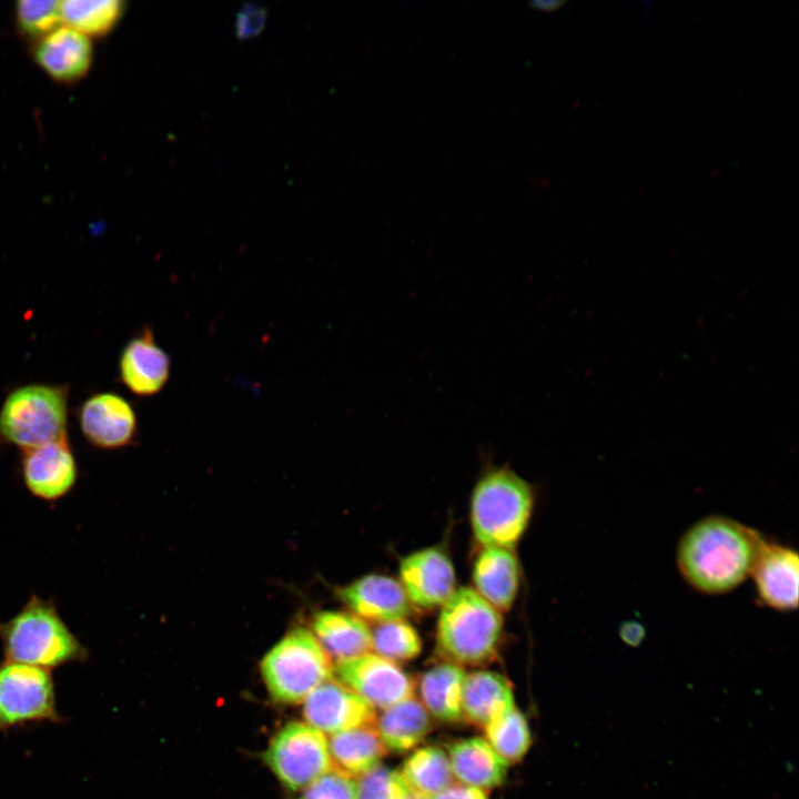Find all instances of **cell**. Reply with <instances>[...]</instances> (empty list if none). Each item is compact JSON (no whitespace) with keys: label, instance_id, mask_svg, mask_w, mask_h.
<instances>
[{"label":"cell","instance_id":"cell-1","mask_svg":"<svg viewBox=\"0 0 799 799\" xmlns=\"http://www.w3.org/2000/svg\"><path fill=\"white\" fill-rule=\"evenodd\" d=\"M767 540L755 528L722 515L692 524L681 536L676 565L682 579L704 595H724L750 577Z\"/></svg>","mask_w":799,"mask_h":799},{"label":"cell","instance_id":"cell-2","mask_svg":"<svg viewBox=\"0 0 799 799\" xmlns=\"http://www.w3.org/2000/svg\"><path fill=\"white\" fill-rule=\"evenodd\" d=\"M4 660L50 670L82 663L89 654L54 603L32 595L11 618L0 621Z\"/></svg>","mask_w":799,"mask_h":799},{"label":"cell","instance_id":"cell-3","mask_svg":"<svg viewBox=\"0 0 799 799\" xmlns=\"http://www.w3.org/2000/svg\"><path fill=\"white\" fill-rule=\"evenodd\" d=\"M534 506L532 486L510 468L486 472L471 499V526L483 547L513 549L529 523Z\"/></svg>","mask_w":799,"mask_h":799},{"label":"cell","instance_id":"cell-4","mask_svg":"<svg viewBox=\"0 0 799 799\" xmlns=\"http://www.w3.org/2000/svg\"><path fill=\"white\" fill-rule=\"evenodd\" d=\"M500 611L473 588L455 589L442 605L437 621L438 651L456 665H479L489 661L500 640Z\"/></svg>","mask_w":799,"mask_h":799},{"label":"cell","instance_id":"cell-5","mask_svg":"<svg viewBox=\"0 0 799 799\" xmlns=\"http://www.w3.org/2000/svg\"><path fill=\"white\" fill-rule=\"evenodd\" d=\"M331 658L312 631H289L263 657L261 676L270 697L280 704L297 705L332 678Z\"/></svg>","mask_w":799,"mask_h":799},{"label":"cell","instance_id":"cell-6","mask_svg":"<svg viewBox=\"0 0 799 799\" xmlns=\"http://www.w3.org/2000/svg\"><path fill=\"white\" fill-rule=\"evenodd\" d=\"M68 397L65 385L12 390L0 408V439L24 451L68 436Z\"/></svg>","mask_w":799,"mask_h":799},{"label":"cell","instance_id":"cell-7","mask_svg":"<svg viewBox=\"0 0 799 799\" xmlns=\"http://www.w3.org/2000/svg\"><path fill=\"white\" fill-rule=\"evenodd\" d=\"M263 760L290 791L304 790L333 769L328 739L305 721H291L279 729L269 741Z\"/></svg>","mask_w":799,"mask_h":799},{"label":"cell","instance_id":"cell-8","mask_svg":"<svg viewBox=\"0 0 799 799\" xmlns=\"http://www.w3.org/2000/svg\"><path fill=\"white\" fill-rule=\"evenodd\" d=\"M60 720L50 670L10 660L0 663V731Z\"/></svg>","mask_w":799,"mask_h":799},{"label":"cell","instance_id":"cell-9","mask_svg":"<svg viewBox=\"0 0 799 799\" xmlns=\"http://www.w3.org/2000/svg\"><path fill=\"white\" fill-rule=\"evenodd\" d=\"M333 672L373 708L385 709L414 696L412 678L396 663L376 654L337 661Z\"/></svg>","mask_w":799,"mask_h":799},{"label":"cell","instance_id":"cell-10","mask_svg":"<svg viewBox=\"0 0 799 799\" xmlns=\"http://www.w3.org/2000/svg\"><path fill=\"white\" fill-rule=\"evenodd\" d=\"M20 469L26 488L45 502L67 496L78 479V465L68 436L22 451Z\"/></svg>","mask_w":799,"mask_h":799},{"label":"cell","instance_id":"cell-11","mask_svg":"<svg viewBox=\"0 0 799 799\" xmlns=\"http://www.w3.org/2000/svg\"><path fill=\"white\" fill-rule=\"evenodd\" d=\"M79 427L84 438L101 449H119L136 436L138 418L132 404L112 392L95 393L79 407Z\"/></svg>","mask_w":799,"mask_h":799},{"label":"cell","instance_id":"cell-12","mask_svg":"<svg viewBox=\"0 0 799 799\" xmlns=\"http://www.w3.org/2000/svg\"><path fill=\"white\" fill-rule=\"evenodd\" d=\"M398 581L412 605L433 609L442 606L454 593L456 576L446 553L437 547H427L401 560Z\"/></svg>","mask_w":799,"mask_h":799},{"label":"cell","instance_id":"cell-13","mask_svg":"<svg viewBox=\"0 0 799 799\" xmlns=\"http://www.w3.org/2000/svg\"><path fill=\"white\" fill-rule=\"evenodd\" d=\"M304 721L326 735H335L375 722L374 708L341 684L328 679L302 702Z\"/></svg>","mask_w":799,"mask_h":799},{"label":"cell","instance_id":"cell-14","mask_svg":"<svg viewBox=\"0 0 799 799\" xmlns=\"http://www.w3.org/2000/svg\"><path fill=\"white\" fill-rule=\"evenodd\" d=\"M750 577L763 606L782 613L797 609L799 558L795 549L766 542Z\"/></svg>","mask_w":799,"mask_h":799},{"label":"cell","instance_id":"cell-15","mask_svg":"<svg viewBox=\"0 0 799 799\" xmlns=\"http://www.w3.org/2000/svg\"><path fill=\"white\" fill-rule=\"evenodd\" d=\"M37 65L54 82L73 84L89 73L93 62L92 40L67 26H60L36 41Z\"/></svg>","mask_w":799,"mask_h":799},{"label":"cell","instance_id":"cell-16","mask_svg":"<svg viewBox=\"0 0 799 799\" xmlns=\"http://www.w3.org/2000/svg\"><path fill=\"white\" fill-rule=\"evenodd\" d=\"M119 375L122 384L136 396H154L165 387L171 375V360L156 343L151 327H144L124 345L119 358Z\"/></svg>","mask_w":799,"mask_h":799},{"label":"cell","instance_id":"cell-17","mask_svg":"<svg viewBox=\"0 0 799 799\" xmlns=\"http://www.w3.org/2000/svg\"><path fill=\"white\" fill-rule=\"evenodd\" d=\"M338 596L355 616L380 624L404 620L411 610L401 583L385 575H365L341 587Z\"/></svg>","mask_w":799,"mask_h":799},{"label":"cell","instance_id":"cell-18","mask_svg":"<svg viewBox=\"0 0 799 799\" xmlns=\"http://www.w3.org/2000/svg\"><path fill=\"white\" fill-rule=\"evenodd\" d=\"M520 567L509 548L484 547L473 566L475 591L499 611L508 610L516 598Z\"/></svg>","mask_w":799,"mask_h":799},{"label":"cell","instance_id":"cell-19","mask_svg":"<svg viewBox=\"0 0 799 799\" xmlns=\"http://www.w3.org/2000/svg\"><path fill=\"white\" fill-rule=\"evenodd\" d=\"M448 759L453 776L462 783L479 789L502 785L508 762L482 737L456 740L448 746Z\"/></svg>","mask_w":799,"mask_h":799},{"label":"cell","instance_id":"cell-20","mask_svg":"<svg viewBox=\"0 0 799 799\" xmlns=\"http://www.w3.org/2000/svg\"><path fill=\"white\" fill-rule=\"evenodd\" d=\"M510 682L503 675L477 670L465 676L462 694L463 719L485 728L515 707Z\"/></svg>","mask_w":799,"mask_h":799},{"label":"cell","instance_id":"cell-21","mask_svg":"<svg viewBox=\"0 0 799 799\" xmlns=\"http://www.w3.org/2000/svg\"><path fill=\"white\" fill-rule=\"evenodd\" d=\"M312 629L322 648L336 663L361 656L372 649V630L354 614L337 610L320 611L313 617Z\"/></svg>","mask_w":799,"mask_h":799},{"label":"cell","instance_id":"cell-22","mask_svg":"<svg viewBox=\"0 0 799 799\" xmlns=\"http://www.w3.org/2000/svg\"><path fill=\"white\" fill-rule=\"evenodd\" d=\"M375 728L386 750L402 754L422 742L431 731V715L412 696L383 709L375 719Z\"/></svg>","mask_w":799,"mask_h":799},{"label":"cell","instance_id":"cell-23","mask_svg":"<svg viewBox=\"0 0 799 799\" xmlns=\"http://www.w3.org/2000/svg\"><path fill=\"white\" fill-rule=\"evenodd\" d=\"M328 749L333 768L351 777L372 770L386 755L375 722L332 735Z\"/></svg>","mask_w":799,"mask_h":799},{"label":"cell","instance_id":"cell-24","mask_svg":"<svg viewBox=\"0 0 799 799\" xmlns=\"http://www.w3.org/2000/svg\"><path fill=\"white\" fill-rule=\"evenodd\" d=\"M465 671L453 663L426 670L419 680L422 704L429 715L445 724L463 720L462 694Z\"/></svg>","mask_w":799,"mask_h":799},{"label":"cell","instance_id":"cell-25","mask_svg":"<svg viewBox=\"0 0 799 799\" xmlns=\"http://www.w3.org/2000/svg\"><path fill=\"white\" fill-rule=\"evenodd\" d=\"M401 775L409 791L425 799L441 792L453 781L448 756L437 746L416 749L404 761Z\"/></svg>","mask_w":799,"mask_h":799},{"label":"cell","instance_id":"cell-26","mask_svg":"<svg viewBox=\"0 0 799 799\" xmlns=\"http://www.w3.org/2000/svg\"><path fill=\"white\" fill-rule=\"evenodd\" d=\"M60 9L62 24L90 39L110 33L125 10L120 0H65Z\"/></svg>","mask_w":799,"mask_h":799},{"label":"cell","instance_id":"cell-27","mask_svg":"<svg viewBox=\"0 0 799 799\" xmlns=\"http://www.w3.org/2000/svg\"><path fill=\"white\" fill-rule=\"evenodd\" d=\"M486 740L508 763L520 761L532 745L525 716L516 706L490 721L485 728Z\"/></svg>","mask_w":799,"mask_h":799},{"label":"cell","instance_id":"cell-28","mask_svg":"<svg viewBox=\"0 0 799 799\" xmlns=\"http://www.w3.org/2000/svg\"><path fill=\"white\" fill-rule=\"evenodd\" d=\"M372 649L393 663L407 661L421 654L422 640L405 620L381 623L372 630Z\"/></svg>","mask_w":799,"mask_h":799},{"label":"cell","instance_id":"cell-29","mask_svg":"<svg viewBox=\"0 0 799 799\" xmlns=\"http://www.w3.org/2000/svg\"><path fill=\"white\" fill-rule=\"evenodd\" d=\"M60 2L57 0H20L14 19L21 34L39 40L62 26Z\"/></svg>","mask_w":799,"mask_h":799},{"label":"cell","instance_id":"cell-30","mask_svg":"<svg viewBox=\"0 0 799 799\" xmlns=\"http://www.w3.org/2000/svg\"><path fill=\"white\" fill-rule=\"evenodd\" d=\"M357 799H405L409 793L400 771L385 766H376L360 776Z\"/></svg>","mask_w":799,"mask_h":799},{"label":"cell","instance_id":"cell-31","mask_svg":"<svg viewBox=\"0 0 799 799\" xmlns=\"http://www.w3.org/2000/svg\"><path fill=\"white\" fill-rule=\"evenodd\" d=\"M302 791L299 799H357L356 781L334 768Z\"/></svg>","mask_w":799,"mask_h":799},{"label":"cell","instance_id":"cell-32","mask_svg":"<svg viewBox=\"0 0 799 799\" xmlns=\"http://www.w3.org/2000/svg\"><path fill=\"white\" fill-rule=\"evenodd\" d=\"M265 13L256 6L249 4L245 7L236 19V32L239 37H250L256 34L263 27Z\"/></svg>","mask_w":799,"mask_h":799},{"label":"cell","instance_id":"cell-33","mask_svg":"<svg viewBox=\"0 0 799 799\" xmlns=\"http://www.w3.org/2000/svg\"><path fill=\"white\" fill-rule=\"evenodd\" d=\"M427 799H488V797L483 789L461 783L451 785Z\"/></svg>","mask_w":799,"mask_h":799},{"label":"cell","instance_id":"cell-34","mask_svg":"<svg viewBox=\"0 0 799 799\" xmlns=\"http://www.w3.org/2000/svg\"><path fill=\"white\" fill-rule=\"evenodd\" d=\"M560 6H562V2H557V1H550V2H549V1H543V2H542V1H538V2H534V7H535L536 9L547 10V11L557 9V8L560 7Z\"/></svg>","mask_w":799,"mask_h":799},{"label":"cell","instance_id":"cell-35","mask_svg":"<svg viewBox=\"0 0 799 799\" xmlns=\"http://www.w3.org/2000/svg\"><path fill=\"white\" fill-rule=\"evenodd\" d=\"M405 799H425V798L419 797V796H416V795H414V793L411 792Z\"/></svg>","mask_w":799,"mask_h":799}]
</instances>
